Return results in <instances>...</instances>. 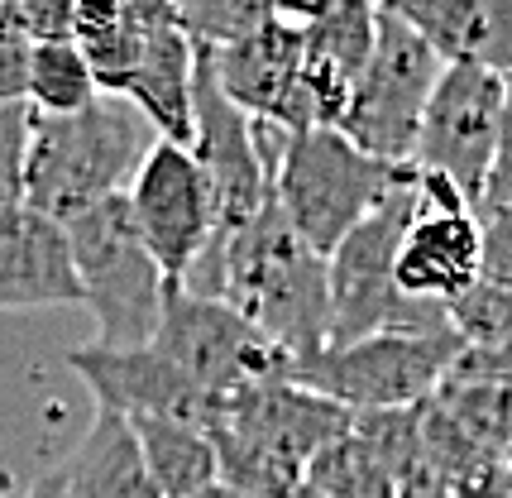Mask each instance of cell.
<instances>
[{"instance_id": "6da1fadb", "label": "cell", "mask_w": 512, "mask_h": 498, "mask_svg": "<svg viewBox=\"0 0 512 498\" xmlns=\"http://www.w3.org/2000/svg\"><path fill=\"white\" fill-rule=\"evenodd\" d=\"M182 293L225 302L288 364L312 360L331 340V269L268 206L230 240H211L178 283Z\"/></svg>"}, {"instance_id": "7a4b0ae2", "label": "cell", "mask_w": 512, "mask_h": 498, "mask_svg": "<svg viewBox=\"0 0 512 498\" xmlns=\"http://www.w3.org/2000/svg\"><path fill=\"white\" fill-rule=\"evenodd\" d=\"M154 144L149 120L120 96H96L77 115H34L24 206L63 226L106 197H125Z\"/></svg>"}, {"instance_id": "3957f363", "label": "cell", "mask_w": 512, "mask_h": 498, "mask_svg": "<svg viewBox=\"0 0 512 498\" xmlns=\"http://www.w3.org/2000/svg\"><path fill=\"white\" fill-rule=\"evenodd\" d=\"M82 307L96 321L101 350H144L163 321L168 278L144 249L130 216V197H106L63 221Z\"/></svg>"}, {"instance_id": "277c9868", "label": "cell", "mask_w": 512, "mask_h": 498, "mask_svg": "<svg viewBox=\"0 0 512 498\" xmlns=\"http://www.w3.org/2000/svg\"><path fill=\"white\" fill-rule=\"evenodd\" d=\"M402 182H412V168L359 154L340 130H302L292 135L268 197L283 211V221L302 235V245L331 259L340 240L369 211H379Z\"/></svg>"}, {"instance_id": "5b68a950", "label": "cell", "mask_w": 512, "mask_h": 498, "mask_svg": "<svg viewBox=\"0 0 512 498\" xmlns=\"http://www.w3.org/2000/svg\"><path fill=\"white\" fill-rule=\"evenodd\" d=\"M460 336H369L355 345H331L312 360L288 364L278 379L326 398L350 417L359 412H398L431 403L460 360Z\"/></svg>"}, {"instance_id": "8992f818", "label": "cell", "mask_w": 512, "mask_h": 498, "mask_svg": "<svg viewBox=\"0 0 512 498\" xmlns=\"http://www.w3.org/2000/svg\"><path fill=\"white\" fill-rule=\"evenodd\" d=\"M441 72H446V63L436 58V48L393 5H379L374 53H369V68L355 82V96L345 106L340 135L369 159L412 168L426 101L441 82Z\"/></svg>"}, {"instance_id": "52a82bcc", "label": "cell", "mask_w": 512, "mask_h": 498, "mask_svg": "<svg viewBox=\"0 0 512 498\" xmlns=\"http://www.w3.org/2000/svg\"><path fill=\"white\" fill-rule=\"evenodd\" d=\"M503 101H508V77L503 72L446 68L436 91H431V101H426L412 168L441 173L446 182L460 187V197L469 206H479L493 154H498Z\"/></svg>"}, {"instance_id": "ba28073f", "label": "cell", "mask_w": 512, "mask_h": 498, "mask_svg": "<svg viewBox=\"0 0 512 498\" xmlns=\"http://www.w3.org/2000/svg\"><path fill=\"white\" fill-rule=\"evenodd\" d=\"M154 350L168 355L211 398H230V393L278 379L288 369V360L240 312H230L225 302L182 293V288H168V297H163Z\"/></svg>"}, {"instance_id": "9c48e42d", "label": "cell", "mask_w": 512, "mask_h": 498, "mask_svg": "<svg viewBox=\"0 0 512 498\" xmlns=\"http://www.w3.org/2000/svg\"><path fill=\"white\" fill-rule=\"evenodd\" d=\"M125 197H130V216L144 249L154 254V264L163 269L168 288H178L187 278V269L197 264V254L216 235L211 192H206L197 159L182 144L158 139L149 149V159L139 163V173H134Z\"/></svg>"}, {"instance_id": "30bf717a", "label": "cell", "mask_w": 512, "mask_h": 498, "mask_svg": "<svg viewBox=\"0 0 512 498\" xmlns=\"http://www.w3.org/2000/svg\"><path fill=\"white\" fill-rule=\"evenodd\" d=\"M187 154L197 159L206 192H211V240H230L268 206V178L254 154L249 115L225 101V91L211 77L206 53H197V91H192V144Z\"/></svg>"}, {"instance_id": "8fae6325", "label": "cell", "mask_w": 512, "mask_h": 498, "mask_svg": "<svg viewBox=\"0 0 512 498\" xmlns=\"http://www.w3.org/2000/svg\"><path fill=\"white\" fill-rule=\"evenodd\" d=\"M312 15L316 5H273L249 39L206 53L211 77L235 111L249 120H278L302 135V29Z\"/></svg>"}, {"instance_id": "7c38bea8", "label": "cell", "mask_w": 512, "mask_h": 498, "mask_svg": "<svg viewBox=\"0 0 512 498\" xmlns=\"http://www.w3.org/2000/svg\"><path fill=\"white\" fill-rule=\"evenodd\" d=\"M67 369L91 388L101 412L163 417V422H187V427L201 431H211L221 417V398L197 388L168 355H158L154 345H144V350L82 345V350H67Z\"/></svg>"}, {"instance_id": "4fadbf2b", "label": "cell", "mask_w": 512, "mask_h": 498, "mask_svg": "<svg viewBox=\"0 0 512 498\" xmlns=\"http://www.w3.org/2000/svg\"><path fill=\"white\" fill-rule=\"evenodd\" d=\"M350 422L355 417L345 408H335V403L288 384V379H264V384L230 393V398H221V417H216V427L254 441L259 451L278 455L283 465L302 470V475L326 446L350 436Z\"/></svg>"}, {"instance_id": "5bb4252c", "label": "cell", "mask_w": 512, "mask_h": 498, "mask_svg": "<svg viewBox=\"0 0 512 498\" xmlns=\"http://www.w3.org/2000/svg\"><path fill=\"white\" fill-rule=\"evenodd\" d=\"M379 5L321 0L302 29V130H340L355 82L369 68Z\"/></svg>"}, {"instance_id": "9a60e30c", "label": "cell", "mask_w": 512, "mask_h": 498, "mask_svg": "<svg viewBox=\"0 0 512 498\" xmlns=\"http://www.w3.org/2000/svg\"><path fill=\"white\" fill-rule=\"evenodd\" d=\"M82 307L67 230L29 206L0 216V312Z\"/></svg>"}, {"instance_id": "2e32d148", "label": "cell", "mask_w": 512, "mask_h": 498, "mask_svg": "<svg viewBox=\"0 0 512 498\" xmlns=\"http://www.w3.org/2000/svg\"><path fill=\"white\" fill-rule=\"evenodd\" d=\"M192 91H197V48L178 29L173 5H168L139 48V63L125 77L120 101H130L158 139L187 149L192 144Z\"/></svg>"}, {"instance_id": "e0dca14e", "label": "cell", "mask_w": 512, "mask_h": 498, "mask_svg": "<svg viewBox=\"0 0 512 498\" xmlns=\"http://www.w3.org/2000/svg\"><path fill=\"white\" fill-rule=\"evenodd\" d=\"M393 10L436 48L446 68L512 77V0H398Z\"/></svg>"}, {"instance_id": "ac0fdd59", "label": "cell", "mask_w": 512, "mask_h": 498, "mask_svg": "<svg viewBox=\"0 0 512 498\" xmlns=\"http://www.w3.org/2000/svg\"><path fill=\"white\" fill-rule=\"evenodd\" d=\"M393 283L402 297L450 307L479 283V221L474 211L460 216H417L412 235L402 240L393 264Z\"/></svg>"}, {"instance_id": "d6986e66", "label": "cell", "mask_w": 512, "mask_h": 498, "mask_svg": "<svg viewBox=\"0 0 512 498\" xmlns=\"http://www.w3.org/2000/svg\"><path fill=\"white\" fill-rule=\"evenodd\" d=\"M58 475H63V498H158L130 417L120 412L96 408L72 455L58 460Z\"/></svg>"}, {"instance_id": "ffe728a7", "label": "cell", "mask_w": 512, "mask_h": 498, "mask_svg": "<svg viewBox=\"0 0 512 498\" xmlns=\"http://www.w3.org/2000/svg\"><path fill=\"white\" fill-rule=\"evenodd\" d=\"M168 5H139V0H111V5H72V44L87 58L96 91L101 96H120L125 77L139 63V48L149 39V29L163 20Z\"/></svg>"}, {"instance_id": "44dd1931", "label": "cell", "mask_w": 512, "mask_h": 498, "mask_svg": "<svg viewBox=\"0 0 512 498\" xmlns=\"http://www.w3.org/2000/svg\"><path fill=\"white\" fill-rule=\"evenodd\" d=\"M130 427L158 498H197L211 484H221L211 431L187 427V422H163V417H130Z\"/></svg>"}, {"instance_id": "7402d4cb", "label": "cell", "mask_w": 512, "mask_h": 498, "mask_svg": "<svg viewBox=\"0 0 512 498\" xmlns=\"http://www.w3.org/2000/svg\"><path fill=\"white\" fill-rule=\"evenodd\" d=\"M96 96H101L96 77H91L87 58L77 53L72 39H48V44L29 48V91H24V106L34 115H77Z\"/></svg>"}, {"instance_id": "603a6c76", "label": "cell", "mask_w": 512, "mask_h": 498, "mask_svg": "<svg viewBox=\"0 0 512 498\" xmlns=\"http://www.w3.org/2000/svg\"><path fill=\"white\" fill-rule=\"evenodd\" d=\"M436 403L446 417L469 436L474 451L489 460H508L512 455V388L508 384H469V379H446Z\"/></svg>"}, {"instance_id": "cb8c5ba5", "label": "cell", "mask_w": 512, "mask_h": 498, "mask_svg": "<svg viewBox=\"0 0 512 498\" xmlns=\"http://www.w3.org/2000/svg\"><path fill=\"white\" fill-rule=\"evenodd\" d=\"M302 484L326 498H398L393 475L359 446L355 436H340L335 446L316 455L307 465V475H302Z\"/></svg>"}, {"instance_id": "d4e9b609", "label": "cell", "mask_w": 512, "mask_h": 498, "mask_svg": "<svg viewBox=\"0 0 512 498\" xmlns=\"http://www.w3.org/2000/svg\"><path fill=\"white\" fill-rule=\"evenodd\" d=\"M268 15H273L268 0H192V5H173V20L192 39L197 53H221V48L240 44Z\"/></svg>"}, {"instance_id": "484cf974", "label": "cell", "mask_w": 512, "mask_h": 498, "mask_svg": "<svg viewBox=\"0 0 512 498\" xmlns=\"http://www.w3.org/2000/svg\"><path fill=\"white\" fill-rule=\"evenodd\" d=\"M446 312L465 350H474V355H503V350H512V288H498V283L479 278L465 297L450 302Z\"/></svg>"}, {"instance_id": "4316f807", "label": "cell", "mask_w": 512, "mask_h": 498, "mask_svg": "<svg viewBox=\"0 0 512 498\" xmlns=\"http://www.w3.org/2000/svg\"><path fill=\"white\" fill-rule=\"evenodd\" d=\"M29 135H34V111L29 106H0V216L24 206Z\"/></svg>"}, {"instance_id": "83f0119b", "label": "cell", "mask_w": 512, "mask_h": 498, "mask_svg": "<svg viewBox=\"0 0 512 498\" xmlns=\"http://www.w3.org/2000/svg\"><path fill=\"white\" fill-rule=\"evenodd\" d=\"M474 216H498L512 221V77H508V101H503V130H498V154H493L484 197L474 206Z\"/></svg>"}, {"instance_id": "f1b7e54d", "label": "cell", "mask_w": 512, "mask_h": 498, "mask_svg": "<svg viewBox=\"0 0 512 498\" xmlns=\"http://www.w3.org/2000/svg\"><path fill=\"white\" fill-rule=\"evenodd\" d=\"M479 221V278L512 288V221L498 216H474Z\"/></svg>"}, {"instance_id": "f546056e", "label": "cell", "mask_w": 512, "mask_h": 498, "mask_svg": "<svg viewBox=\"0 0 512 498\" xmlns=\"http://www.w3.org/2000/svg\"><path fill=\"white\" fill-rule=\"evenodd\" d=\"M29 91V44L0 39V106H24Z\"/></svg>"}, {"instance_id": "4dcf8cb0", "label": "cell", "mask_w": 512, "mask_h": 498, "mask_svg": "<svg viewBox=\"0 0 512 498\" xmlns=\"http://www.w3.org/2000/svg\"><path fill=\"white\" fill-rule=\"evenodd\" d=\"M450 498H512L508 479H503V465H489V470H479V475L450 484Z\"/></svg>"}, {"instance_id": "1f68e13d", "label": "cell", "mask_w": 512, "mask_h": 498, "mask_svg": "<svg viewBox=\"0 0 512 498\" xmlns=\"http://www.w3.org/2000/svg\"><path fill=\"white\" fill-rule=\"evenodd\" d=\"M24 498H63V475H58V465L34 479V484L24 489Z\"/></svg>"}, {"instance_id": "d6a6232c", "label": "cell", "mask_w": 512, "mask_h": 498, "mask_svg": "<svg viewBox=\"0 0 512 498\" xmlns=\"http://www.w3.org/2000/svg\"><path fill=\"white\" fill-rule=\"evenodd\" d=\"M197 498H240V494H235V489H225V484H211V489L197 494Z\"/></svg>"}, {"instance_id": "836d02e7", "label": "cell", "mask_w": 512, "mask_h": 498, "mask_svg": "<svg viewBox=\"0 0 512 498\" xmlns=\"http://www.w3.org/2000/svg\"><path fill=\"white\" fill-rule=\"evenodd\" d=\"M503 479H508V494H512V455L503 460Z\"/></svg>"}, {"instance_id": "e575fe53", "label": "cell", "mask_w": 512, "mask_h": 498, "mask_svg": "<svg viewBox=\"0 0 512 498\" xmlns=\"http://www.w3.org/2000/svg\"><path fill=\"white\" fill-rule=\"evenodd\" d=\"M0 498H24V489H10V484H5V489H0Z\"/></svg>"}, {"instance_id": "d590c367", "label": "cell", "mask_w": 512, "mask_h": 498, "mask_svg": "<svg viewBox=\"0 0 512 498\" xmlns=\"http://www.w3.org/2000/svg\"><path fill=\"white\" fill-rule=\"evenodd\" d=\"M297 498H326V494H316V489H307V484H302V489H297Z\"/></svg>"}]
</instances>
